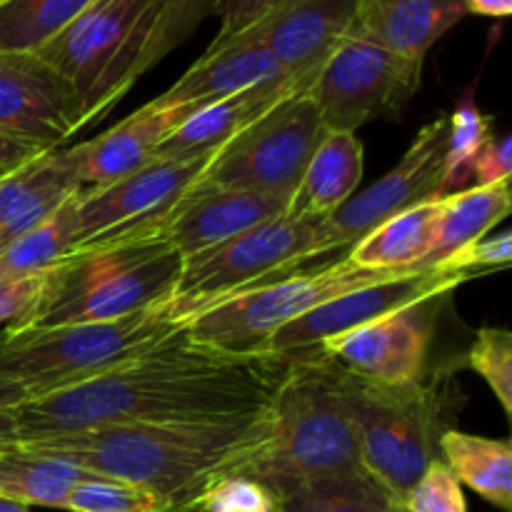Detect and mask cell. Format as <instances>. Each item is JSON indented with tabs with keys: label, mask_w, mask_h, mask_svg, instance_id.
<instances>
[{
	"label": "cell",
	"mask_w": 512,
	"mask_h": 512,
	"mask_svg": "<svg viewBox=\"0 0 512 512\" xmlns=\"http://www.w3.org/2000/svg\"><path fill=\"white\" fill-rule=\"evenodd\" d=\"M295 360L278 353L230 355L188 338L185 328L130 363L15 408V443L98 425L235 423L268 413Z\"/></svg>",
	"instance_id": "6da1fadb"
},
{
	"label": "cell",
	"mask_w": 512,
	"mask_h": 512,
	"mask_svg": "<svg viewBox=\"0 0 512 512\" xmlns=\"http://www.w3.org/2000/svg\"><path fill=\"white\" fill-rule=\"evenodd\" d=\"M268 425L270 410L235 423L98 425L23 445L148 490L173 512H193L210 485L248 468Z\"/></svg>",
	"instance_id": "7a4b0ae2"
},
{
	"label": "cell",
	"mask_w": 512,
	"mask_h": 512,
	"mask_svg": "<svg viewBox=\"0 0 512 512\" xmlns=\"http://www.w3.org/2000/svg\"><path fill=\"white\" fill-rule=\"evenodd\" d=\"M358 473H365L358 428L328 355L295 360L270 405L268 435L240 475L278 495L293 485Z\"/></svg>",
	"instance_id": "3957f363"
},
{
	"label": "cell",
	"mask_w": 512,
	"mask_h": 512,
	"mask_svg": "<svg viewBox=\"0 0 512 512\" xmlns=\"http://www.w3.org/2000/svg\"><path fill=\"white\" fill-rule=\"evenodd\" d=\"M330 370L358 428L365 473L405 508L410 490L438 460L440 435L455 428L450 393L455 375L440 373L435 383L383 385L358 378L333 360Z\"/></svg>",
	"instance_id": "277c9868"
},
{
	"label": "cell",
	"mask_w": 512,
	"mask_h": 512,
	"mask_svg": "<svg viewBox=\"0 0 512 512\" xmlns=\"http://www.w3.org/2000/svg\"><path fill=\"white\" fill-rule=\"evenodd\" d=\"M185 323L168 300L108 323L0 330V378L23 385L30 400L45 398L130 363L178 335Z\"/></svg>",
	"instance_id": "5b68a950"
},
{
	"label": "cell",
	"mask_w": 512,
	"mask_h": 512,
	"mask_svg": "<svg viewBox=\"0 0 512 512\" xmlns=\"http://www.w3.org/2000/svg\"><path fill=\"white\" fill-rule=\"evenodd\" d=\"M183 258L158 238L83 250L55 265L30 325L108 323L173 298Z\"/></svg>",
	"instance_id": "8992f818"
},
{
	"label": "cell",
	"mask_w": 512,
	"mask_h": 512,
	"mask_svg": "<svg viewBox=\"0 0 512 512\" xmlns=\"http://www.w3.org/2000/svg\"><path fill=\"white\" fill-rule=\"evenodd\" d=\"M163 0H93L68 28L35 50L80 98L85 125L103 118L138 83Z\"/></svg>",
	"instance_id": "52a82bcc"
},
{
	"label": "cell",
	"mask_w": 512,
	"mask_h": 512,
	"mask_svg": "<svg viewBox=\"0 0 512 512\" xmlns=\"http://www.w3.org/2000/svg\"><path fill=\"white\" fill-rule=\"evenodd\" d=\"M405 273H413V270L358 268L345 255L310 273L283 275L273 283L218 300L188 318L185 333L198 345L230 355L268 353L270 340L278 330L308 315L318 305Z\"/></svg>",
	"instance_id": "ba28073f"
},
{
	"label": "cell",
	"mask_w": 512,
	"mask_h": 512,
	"mask_svg": "<svg viewBox=\"0 0 512 512\" xmlns=\"http://www.w3.org/2000/svg\"><path fill=\"white\" fill-rule=\"evenodd\" d=\"M335 253L325 218H280L260 223L225 243L183 260L173 305L178 318H193L218 300L295 273L313 258Z\"/></svg>",
	"instance_id": "9c48e42d"
},
{
	"label": "cell",
	"mask_w": 512,
	"mask_h": 512,
	"mask_svg": "<svg viewBox=\"0 0 512 512\" xmlns=\"http://www.w3.org/2000/svg\"><path fill=\"white\" fill-rule=\"evenodd\" d=\"M325 133L313 100L305 93L290 95L215 150L198 183L253 190L290 203Z\"/></svg>",
	"instance_id": "30bf717a"
},
{
	"label": "cell",
	"mask_w": 512,
	"mask_h": 512,
	"mask_svg": "<svg viewBox=\"0 0 512 512\" xmlns=\"http://www.w3.org/2000/svg\"><path fill=\"white\" fill-rule=\"evenodd\" d=\"M423 60H410L383 45L348 35L325 60L305 90L323 118L325 130L355 133L378 118L398 115L418 93Z\"/></svg>",
	"instance_id": "8fae6325"
},
{
	"label": "cell",
	"mask_w": 512,
	"mask_h": 512,
	"mask_svg": "<svg viewBox=\"0 0 512 512\" xmlns=\"http://www.w3.org/2000/svg\"><path fill=\"white\" fill-rule=\"evenodd\" d=\"M208 160L210 155L190 160L153 158L105 188L83 190L73 208L75 253L143 238L188 193Z\"/></svg>",
	"instance_id": "7c38bea8"
},
{
	"label": "cell",
	"mask_w": 512,
	"mask_h": 512,
	"mask_svg": "<svg viewBox=\"0 0 512 512\" xmlns=\"http://www.w3.org/2000/svg\"><path fill=\"white\" fill-rule=\"evenodd\" d=\"M468 280H473L468 273L443 265V268L405 273L398 278L383 280V283L368 285V288L353 290V293L318 305L308 315L278 330L270 340L268 353L285 355L290 360L318 358V355H323L320 345L325 340L360 328L365 323H373L383 315L445 298Z\"/></svg>",
	"instance_id": "4fadbf2b"
},
{
	"label": "cell",
	"mask_w": 512,
	"mask_h": 512,
	"mask_svg": "<svg viewBox=\"0 0 512 512\" xmlns=\"http://www.w3.org/2000/svg\"><path fill=\"white\" fill-rule=\"evenodd\" d=\"M445 143H448V115H440L418 130L413 145L405 150L400 163L390 173L375 180L363 193H355L343 208L325 218L335 253L348 250L375 225L393 218L400 210L443 198Z\"/></svg>",
	"instance_id": "5bb4252c"
},
{
	"label": "cell",
	"mask_w": 512,
	"mask_h": 512,
	"mask_svg": "<svg viewBox=\"0 0 512 512\" xmlns=\"http://www.w3.org/2000/svg\"><path fill=\"white\" fill-rule=\"evenodd\" d=\"M85 128L73 85L35 53H0V135L55 150Z\"/></svg>",
	"instance_id": "9a60e30c"
},
{
	"label": "cell",
	"mask_w": 512,
	"mask_h": 512,
	"mask_svg": "<svg viewBox=\"0 0 512 512\" xmlns=\"http://www.w3.org/2000/svg\"><path fill=\"white\" fill-rule=\"evenodd\" d=\"M285 213L288 200L275 195L215 188L195 180L143 238L163 240L185 260Z\"/></svg>",
	"instance_id": "2e32d148"
},
{
	"label": "cell",
	"mask_w": 512,
	"mask_h": 512,
	"mask_svg": "<svg viewBox=\"0 0 512 512\" xmlns=\"http://www.w3.org/2000/svg\"><path fill=\"white\" fill-rule=\"evenodd\" d=\"M428 305V303H425ZM425 305L398 310L325 340L320 353L358 378L383 385L418 383L425 375L433 330Z\"/></svg>",
	"instance_id": "e0dca14e"
},
{
	"label": "cell",
	"mask_w": 512,
	"mask_h": 512,
	"mask_svg": "<svg viewBox=\"0 0 512 512\" xmlns=\"http://www.w3.org/2000/svg\"><path fill=\"white\" fill-rule=\"evenodd\" d=\"M360 0H285L250 30L273 53L285 78L305 90L325 60L348 35H353Z\"/></svg>",
	"instance_id": "ac0fdd59"
},
{
	"label": "cell",
	"mask_w": 512,
	"mask_h": 512,
	"mask_svg": "<svg viewBox=\"0 0 512 512\" xmlns=\"http://www.w3.org/2000/svg\"><path fill=\"white\" fill-rule=\"evenodd\" d=\"M193 115L188 108H158L145 103L103 135L70 145L75 173L83 190L105 188L153 160L158 145Z\"/></svg>",
	"instance_id": "d6986e66"
},
{
	"label": "cell",
	"mask_w": 512,
	"mask_h": 512,
	"mask_svg": "<svg viewBox=\"0 0 512 512\" xmlns=\"http://www.w3.org/2000/svg\"><path fill=\"white\" fill-rule=\"evenodd\" d=\"M275 78H283V70L275 63L273 53L253 35L243 33L220 45H210L203 58L173 83V88L150 103L158 108H188L198 113L205 105Z\"/></svg>",
	"instance_id": "ffe728a7"
},
{
	"label": "cell",
	"mask_w": 512,
	"mask_h": 512,
	"mask_svg": "<svg viewBox=\"0 0 512 512\" xmlns=\"http://www.w3.org/2000/svg\"><path fill=\"white\" fill-rule=\"evenodd\" d=\"M83 193L70 148L45 150L0 178V250Z\"/></svg>",
	"instance_id": "44dd1931"
},
{
	"label": "cell",
	"mask_w": 512,
	"mask_h": 512,
	"mask_svg": "<svg viewBox=\"0 0 512 512\" xmlns=\"http://www.w3.org/2000/svg\"><path fill=\"white\" fill-rule=\"evenodd\" d=\"M300 93H305L303 85L283 75V78L265 80V83L253 85V88L218 100L213 105H205L203 110L190 115L158 145L153 158L190 160L213 155L228 140L243 133L250 123H255L260 115L268 113L275 103Z\"/></svg>",
	"instance_id": "7402d4cb"
},
{
	"label": "cell",
	"mask_w": 512,
	"mask_h": 512,
	"mask_svg": "<svg viewBox=\"0 0 512 512\" xmlns=\"http://www.w3.org/2000/svg\"><path fill=\"white\" fill-rule=\"evenodd\" d=\"M465 15V0H360L353 33L425 63L428 50Z\"/></svg>",
	"instance_id": "603a6c76"
},
{
	"label": "cell",
	"mask_w": 512,
	"mask_h": 512,
	"mask_svg": "<svg viewBox=\"0 0 512 512\" xmlns=\"http://www.w3.org/2000/svg\"><path fill=\"white\" fill-rule=\"evenodd\" d=\"M365 150L355 133L328 130L315 148L300 185L288 203L293 218H330L343 208L363 180Z\"/></svg>",
	"instance_id": "cb8c5ba5"
},
{
	"label": "cell",
	"mask_w": 512,
	"mask_h": 512,
	"mask_svg": "<svg viewBox=\"0 0 512 512\" xmlns=\"http://www.w3.org/2000/svg\"><path fill=\"white\" fill-rule=\"evenodd\" d=\"M440 218L443 198L400 210L350 245L348 260L365 270H413L433 250Z\"/></svg>",
	"instance_id": "d4e9b609"
},
{
	"label": "cell",
	"mask_w": 512,
	"mask_h": 512,
	"mask_svg": "<svg viewBox=\"0 0 512 512\" xmlns=\"http://www.w3.org/2000/svg\"><path fill=\"white\" fill-rule=\"evenodd\" d=\"M510 208V180L443 195L438 238H435L433 250L413 270L423 273V270L440 268L458 253L468 250L470 245L480 243L495 225L508 218Z\"/></svg>",
	"instance_id": "484cf974"
},
{
	"label": "cell",
	"mask_w": 512,
	"mask_h": 512,
	"mask_svg": "<svg viewBox=\"0 0 512 512\" xmlns=\"http://www.w3.org/2000/svg\"><path fill=\"white\" fill-rule=\"evenodd\" d=\"M88 475L93 473L23 443L0 450V498L23 508L65 510L70 490Z\"/></svg>",
	"instance_id": "4316f807"
},
{
	"label": "cell",
	"mask_w": 512,
	"mask_h": 512,
	"mask_svg": "<svg viewBox=\"0 0 512 512\" xmlns=\"http://www.w3.org/2000/svg\"><path fill=\"white\" fill-rule=\"evenodd\" d=\"M438 453L460 485H468L498 510H512V448L508 440L450 428L440 435Z\"/></svg>",
	"instance_id": "83f0119b"
},
{
	"label": "cell",
	"mask_w": 512,
	"mask_h": 512,
	"mask_svg": "<svg viewBox=\"0 0 512 512\" xmlns=\"http://www.w3.org/2000/svg\"><path fill=\"white\" fill-rule=\"evenodd\" d=\"M273 498L278 512H408L368 473L293 485Z\"/></svg>",
	"instance_id": "f1b7e54d"
},
{
	"label": "cell",
	"mask_w": 512,
	"mask_h": 512,
	"mask_svg": "<svg viewBox=\"0 0 512 512\" xmlns=\"http://www.w3.org/2000/svg\"><path fill=\"white\" fill-rule=\"evenodd\" d=\"M78 195H73L58 213L50 215L38 228L20 235L0 250V278L45 275L75 253L73 208Z\"/></svg>",
	"instance_id": "f546056e"
},
{
	"label": "cell",
	"mask_w": 512,
	"mask_h": 512,
	"mask_svg": "<svg viewBox=\"0 0 512 512\" xmlns=\"http://www.w3.org/2000/svg\"><path fill=\"white\" fill-rule=\"evenodd\" d=\"M93 0H10L0 8V53H35Z\"/></svg>",
	"instance_id": "4dcf8cb0"
},
{
	"label": "cell",
	"mask_w": 512,
	"mask_h": 512,
	"mask_svg": "<svg viewBox=\"0 0 512 512\" xmlns=\"http://www.w3.org/2000/svg\"><path fill=\"white\" fill-rule=\"evenodd\" d=\"M493 135V120L465 98L453 115H448V143H445L443 193L453 195L473 188V160L485 140Z\"/></svg>",
	"instance_id": "1f68e13d"
},
{
	"label": "cell",
	"mask_w": 512,
	"mask_h": 512,
	"mask_svg": "<svg viewBox=\"0 0 512 512\" xmlns=\"http://www.w3.org/2000/svg\"><path fill=\"white\" fill-rule=\"evenodd\" d=\"M488 383L503 413L512 415V333L505 328H480L473 345L460 360Z\"/></svg>",
	"instance_id": "d6a6232c"
},
{
	"label": "cell",
	"mask_w": 512,
	"mask_h": 512,
	"mask_svg": "<svg viewBox=\"0 0 512 512\" xmlns=\"http://www.w3.org/2000/svg\"><path fill=\"white\" fill-rule=\"evenodd\" d=\"M215 5L218 0H163L148 48L140 60V75L158 65L170 50L180 48L200 28V23L213 15Z\"/></svg>",
	"instance_id": "836d02e7"
},
{
	"label": "cell",
	"mask_w": 512,
	"mask_h": 512,
	"mask_svg": "<svg viewBox=\"0 0 512 512\" xmlns=\"http://www.w3.org/2000/svg\"><path fill=\"white\" fill-rule=\"evenodd\" d=\"M68 512H173L153 493L120 480L88 475L80 480L65 503Z\"/></svg>",
	"instance_id": "e575fe53"
},
{
	"label": "cell",
	"mask_w": 512,
	"mask_h": 512,
	"mask_svg": "<svg viewBox=\"0 0 512 512\" xmlns=\"http://www.w3.org/2000/svg\"><path fill=\"white\" fill-rule=\"evenodd\" d=\"M193 512H278V503L265 485L230 475L210 485Z\"/></svg>",
	"instance_id": "d590c367"
},
{
	"label": "cell",
	"mask_w": 512,
	"mask_h": 512,
	"mask_svg": "<svg viewBox=\"0 0 512 512\" xmlns=\"http://www.w3.org/2000/svg\"><path fill=\"white\" fill-rule=\"evenodd\" d=\"M408 512H468L463 485L443 460H433L405 500Z\"/></svg>",
	"instance_id": "8d00e7d4"
},
{
	"label": "cell",
	"mask_w": 512,
	"mask_h": 512,
	"mask_svg": "<svg viewBox=\"0 0 512 512\" xmlns=\"http://www.w3.org/2000/svg\"><path fill=\"white\" fill-rule=\"evenodd\" d=\"M45 275L35 278H0V330L25 328L33 323L45 290Z\"/></svg>",
	"instance_id": "74e56055"
},
{
	"label": "cell",
	"mask_w": 512,
	"mask_h": 512,
	"mask_svg": "<svg viewBox=\"0 0 512 512\" xmlns=\"http://www.w3.org/2000/svg\"><path fill=\"white\" fill-rule=\"evenodd\" d=\"M512 260V235L510 230L505 233L493 235V238H483L480 243L470 245L468 250L455 255L453 260L445 263V268L460 270V273H468L470 278H478V275L498 273L505 270ZM443 268V265H440Z\"/></svg>",
	"instance_id": "f35d334b"
},
{
	"label": "cell",
	"mask_w": 512,
	"mask_h": 512,
	"mask_svg": "<svg viewBox=\"0 0 512 512\" xmlns=\"http://www.w3.org/2000/svg\"><path fill=\"white\" fill-rule=\"evenodd\" d=\"M285 0H218L213 13L220 18L218 35L210 45H220L225 40H233L268 18L275 8H280Z\"/></svg>",
	"instance_id": "ab89813d"
},
{
	"label": "cell",
	"mask_w": 512,
	"mask_h": 512,
	"mask_svg": "<svg viewBox=\"0 0 512 512\" xmlns=\"http://www.w3.org/2000/svg\"><path fill=\"white\" fill-rule=\"evenodd\" d=\"M512 173V135H490L473 160V188L510 180Z\"/></svg>",
	"instance_id": "60d3db41"
},
{
	"label": "cell",
	"mask_w": 512,
	"mask_h": 512,
	"mask_svg": "<svg viewBox=\"0 0 512 512\" xmlns=\"http://www.w3.org/2000/svg\"><path fill=\"white\" fill-rule=\"evenodd\" d=\"M45 153V150L35 148V145L23 143V140H15V138H5L0 135V170H15L20 168L23 163H28L30 158L35 155Z\"/></svg>",
	"instance_id": "b9f144b4"
},
{
	"label": "cell",
	"mask_w": 512,
	"mask_h": 512,
	"mask_svg": "<svg viewBox=\"0 0 512 512\" xmlns=\"http://www.w3.org/2000/svg\"><path fill=\"white\" fill-rule=\"evenodd\" d=\"M468 15L480 18H508L512 13V0H465Z\"/></svg>",
	"instance_id": "7bdbcfd3"
},
{
	"label": "cell",
	"mask_w": 512,
	"mask_h": 512,
	"mask_svg": "<svg viewBox=\"0 0 512 512\" xmlns=\"http://www.w3.org/2000/svg\"><path fill=\"white\" fill-rule=\"evenodd\" d=\"M28 400L30 395L23 385L0 378V410H15L23 403H28Z\"/></svg>",
	"instance_id": "ee69618b"
},
{
	"label": "cell",
	"mask_w": 512,
	"mask_h": 512,
	"mask_svg": "<svg viewBox=\"0 0 512 512\" xmlns=\"http://www.w3.org/2000/svg\"><path fill=\"white\" fill-rule=\"evenodd\" d=\"M18 440V430H15V410H0V450L8 448Z\"/></svg>",
	"instance_id": "f6af8a7d"
},
{
	"label": "cell",
	"mask_w": 512,
	"mask_h": 512,
	"mask_svg": "<svg viewBox=\"0 0 512 512\" xmlns=\"http://www.w3.org/2000/svg\"><path fill=\"white\" fill-rule=\"evenodd\" d=\"M0 512H30V510H28V508H23V505L13 503V500L0 498Z\"/></svg>",
	"instance_id": "bcb514c9"
},
{
	"label": "cell",
	"mask_w": 512,
	"mask_h": 512,
	"mask_svg": "<svg viewBox=\"0 0 512 512\" xmlns=\"http://www.w3.org/2000/svg\"><path fill=\"white\" fill-rule=\"evenodd\" d=\"M5 173H10V170H0V178H3V175H5Z\"/></svg>",
	"instance_id": "7dc6e473"
},
{
	"label": "cell",
	"mask_w": 512,
	"mask_h": 512,
	"mask_svg": "<svg viewBox=\"0 0 512 512\" xmlns=\"http://www.w3.org/2000/svg\"><path fill=\"white\" fill-rule=\"evenodd\" d=\"M5 3H10V0H0V8H3V5H5Z\"/></svg>",
	"instance_id": "c3c4849f"
}]
</instances>
